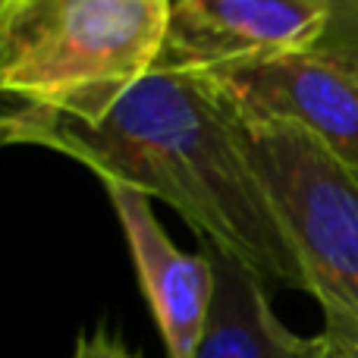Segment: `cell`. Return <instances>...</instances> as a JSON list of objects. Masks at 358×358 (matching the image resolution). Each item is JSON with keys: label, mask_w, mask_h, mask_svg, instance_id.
Here are the masks:
<instances>
[{"label": "cell", "mask_w": 358, "mask_h": 358, "mask_svg": "<svg viewBox=\"0 0 358 358\" xmlns=\"http://www.w3.org/2000/svg\"><path fill=\"white\" fill-rule=\"evenodd\" d=\"M13 145H41L161 198L267 286L308 292L299 255L242 142L239 120L192 69L155 66L136 82L60 107H16Z\"/></svg>", "instance_id": "cell-1"}, {"label": "cell", "mask_w": 358, "mask_h": 358, "mask_svg": "<svg viewBox=\"0 0 358 358\" xmlns=\"http://www.w3.org/2000/svg\"><path fill=\"white\" fill-rule=\"evenodd\" d=\"M170 0H10L0 10V101L60 107L126 85L161 60Z\"/></svg>", "instance_id": "cell-2"}, {"label": "cell", "mask_w": 358, "mask_h": 358, "mask_svg": "<svg viewBox=\"0 0 358 358\" xmlns=\"http://www.w3.org/2000/svg\"><path fill=\"white\" fill-rule=\"evenodd\" d=\"M239 129L324 327L358 334V170L299 126L239 120Z\"/></svg>", "instance_id": "cell-3"}, {"label": "cell", "mask_w": 358, "mask_h": 358, "mask_svg": "<svg viewBox=\"0 0 358 358\" xmlns=\"http://www.w3.org/2000/svg\"><path fill=\"white\" fill-rule=\"evenodd\" d=\"M195 73V69H192ZM242 123H289L358 170V76L315 50L204 69Z\"/></svg>", "instance_id": "cell-4"}, {"label": "cell", "mask_w": 358, "mask_h": 358, "mask_svg": "<svg viewBox=\"0 0 358 358\" xmlns=\"http://www.w3.org/2000/svg\"><path fill=\"white\" fill-rule=\"evenodd\" d=\"M330 0H170L157 66L217 69L305 54L330 29Z\"/></svg>", "instance_id": "cell-5"}, {"label": "cell", "mask_w": 358, "mask_h": 358, "mask_svg": "<svg viewBox=\"0 0 358 358\" xmlns=\"http://www.w3.org/2000/svg\"><path fill=\"white\" fill-rule=\"evenodd\" d=\"M120 227L126 233L142 296L157 321L167 358H192L201 340L214 292V267L208 255H189L161 227L151 198L117 179H101Z\"/></svg>", "instance_id": "cell-6"}, {"label": "cell", "mask_w": 358, "mask_h": 358, "mask_svg": "<svg viewBox=\"0 0 358 358\" xmlns=\"http://www.w3.org/2000/svg\"><path fill=\"white\" fill-rule=\"evenodd\" d=\"M201 252L214 267V292L192 358H321V336L292 334L252 267L208 242Z\"/></svg>", "instance_id": "cell-7"}, {"label": "cell", "mask_w": 358, "mask_h": 358, "mask_svg": "<svg viewBox=\"0 0 358 358\" xmlns=\"http://www.w3.org/2000/svg\"><path fill=\"white\" fill-rule=\"evenodd\" d=\"M330 29L315 54L336 63L358 60V0H330Z\"/></svg>", "instance_id": "cell-8"}, {"label": "cell", "mask_w": 358, "mask_h": 358, "mask_svg": "<svg viewBox=\"0 0 358 358\" xmlns=\"http://www.w3.org/2000/svg\"><path fill=\"white\" fill-rule=\"evenodd\" d=\"M73 358H142L136 349H129L123 343V336H117L107 327H94L79 334L76 340V352Z\"/></svg>", "instance_id": "cell-9"}, {"label": "cell", "mask_w": 358, "mask_h": 358, "mask_svg": "<svg viewBox=\"0 0 358 358\" xmlns=\"http://www.w3.org/2000/svg\"><path fill=\"white\" fill-rule=\"evenodd\" d=\"M321 358H358V334L340 330V327H324Z\"/></svg>", "instance_id": "cell-10"}, {"label": "cell", "mask_w": 358, "mask_h": 358, "mask_svg": "<svg viewBox=\"0 0 358 358\" xmlns=\"http://www.w3.org/2000/svg\"><path fill=\"white\" fill-rule=\"evenodd\" d=\"M13 110H16V104H6V101H0V148H6L10 142V129H13Z\"/></svg>", "instance_id": "cell-11"}, {"label": "cell", "mask_w": 358, "mask_h": 358, "mask_svg": "<svg viewBox=\"0 0 358 358\" xmlns=\"http://www.w3.org/2000/svg\"><path fill=\"white\" fill-rule=\"evenodd\" d=\"M343 66H346V69H352V73L358 76V60H349V63H343Z\"/></svg>", "instance_id": "cell-12"}]
</instances>
